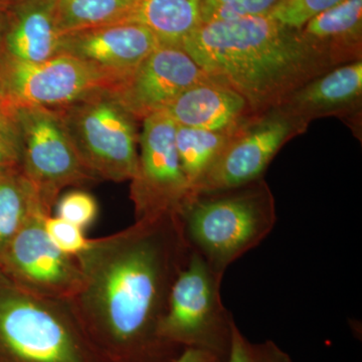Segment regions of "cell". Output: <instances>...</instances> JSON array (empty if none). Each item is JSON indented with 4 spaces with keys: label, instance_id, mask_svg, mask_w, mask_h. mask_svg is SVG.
Masks as SVG:
<instances>
[{
    "label": "cell",
    "instance_id": "cell-1",
    "mask_svg": "<svg viewBox=\"0 0 362 362\" xmlns=\"http://www.w3.org/2000/svg\"><path fill=\"white\" fill-rule=\"evenodd\" d=\"M190 250L177 214L90 240L77 259L82 285L70 304L111 362H173L182 350L161 339L169 294Z\"/></svg>",
    "mask_w": 362,
    "mask_h": 362
},
{
    "label": "cell",
    "instance_id": "cell-2",
    "mask_svg": "<svg viewBox=\"0 0 362 362\" xmlns=\"http://www.w3.org/2000/svg\"><path fill=\"white\" fill-rule=\"evenodd\" d=\"M181 49L211 80L239 93L251 108L282 103L332 64L300 30L267 13L202 23Z\"/></svg>",
    "mask_w": 362,
    "mask_h": 362
},
{
    "label": "cell",
    "instance_id": "cell-3",
    "mask_svg": "<svg viewBox=\"0 0 362 362\" xmlns=\"http://www.w3.org/2000/svg\"><path fill=\"white\" fill-rule=\"evenodd\" d=\"M0 362H111L70 302L37 296L0 271Z\"/></svg>",
    "mask_w": 362,
    "mask_h": 362
},
{
    "label": "cell",
    "instance_id": "cell-4",
    "mask_svg": "<svg viewBox=\"0 0 362 362\" xmlns=\"http://www.w3.org/2000/svg\"><path fill=\"white\" fill-rule=\"evenodd\" d=\"M177 214L190 250L223 275L258 247L277 221L270 190L259 180L233 189L192 195Z\"/></svg>",
    "mask_w": 362,
    "mask_h": 362
},
{
    "label": "cell",
    "instance_id": "cell-5",
    "mask_svg": "<svg viewBox=\"0 0 362 362\" xmlns=\"http://www.w3.org/2000/svg\"><path fill=\"white\" fill-rule=\"evenodd\" d=\"M223 278L197 252H190L171 288L159 325L163 341L180 350H204L226 362L237 323L221 299Z\"/></svg>",
    "mask_w": 362,
    "mask_h": 362
},
{
    "label": "cell",
    "instance_id": "cell-6",
    "mask_svg": "<svg viewBox=\"0 0 362 362\" xmlns=\"http://www.w3.org/2000/svg\"><path fill=\"white\" fill-rule=\"evenodd\" d=\"M57 110L78 156L98 180L121 182L134 177L139 156L135 118L113 93H97Z\"/></svg>",
    "mask_w": 362,
    "mask_h": 362
},
{
    "label": "cell",
    "instance_id": "cell-7",
    "mask_svg": "<svg viewBox=\"0 0 362 362\" xmlns=\"http://www.w3.org/2000/svg\"><path fill=\"white\" fill-rule=\"evenodd\" d=\"M21 141V173L52 214L59 194L69 187L99 181L85 165L57 109L16 107Z\"/></svg>",
    "mask_w": 362,
    "mask_h": 362
},
{
    "label": "cell",
    "instance_id": "cell-8",
    "mask_svg": "<svg viewBox=\"0 0 362 362\" xmlns=\"http://www.w3.org/2000/svg\"><path fill=\"white\" fill-rule=\"evenodd\" d=\"M123 82L117 74L68 54L40 63L0 54V90L14 108L64 109L97 93H114Z\"/></svg>",
    "mask_w": 362,
    "mask_h": 362
},
{
    "label": "cell",
    "instance_id": "cell-9",
    "mask_svg": "<svg viewBox=\"0 0 362 362\" xmlns=\"http://www.w3.org/2000/svg\"><path fill=\"white\" fill-rule=\"evenodd\" d=\"M175 133L176 123L165 111L143 119L137 171L130 187L135 221L177 214L189 197V185L176 149Z\"/></svg>",
    "mask_w": 362,
    "mask_h": 362
},
{
    "label": "cell",
    "instance_id": "cell-10",
    "mask_svg": "<svg viewBox=\"0 0 362 362\" xmlns=\"http://www.w3.org/2000/svg\"><path fill=\"white\" fill-rule=\"evenodd\" d=\"M49 214L33 213L0 257V271L14 284L37 296L71 301L82 285L76 257L59 251L45 232Z\"/></svg>",
    "mask_w": 362,
    "mask_h": 362
},
{
    "label": "cell",
    "instance_id": "cell-11",
    "mask_svg": "<svg viewBox=\"0 0 362 362\" xmlns=\"http://www.w3.org/2000/svg\"><path fill=\"white\" fill-rule=\"evenodd\" d=\"M297 120L301 119L288 112L274 114L244 133L233 135L190 197L233 189L258 181L281 147L300 128Z\"/></svg>",
    "mask_w": 362,
    "mask_h": 362
},
{
    "label": "cell",
    "instance_id": "cell-12",
    "mask_svg": "<svg viewBox=\"0 0 362 362\" xmlns=\"http://www.w3.org/2000/svg\"><path fill=\"white\" fill-rule=\"evenodd\" d=\"M211 80L181 47L159 45L113 93L135 119L165 110L192 86Z\"/></svg>",
    "mask_w": 362,
    "mask_h": 362
},
{
    "label": "cell",
    "instance_id": "cell-13",
    "mask_svg": "<svg viewBox=\"0 0 362 362\" xmlns=\"http://www.w3.org/2000/svg\"><path fill=\"white\" fill-rule=\"evenodd\" d=\"M160 45L148 28L126 23L62 35L59 54H68L126 80Z\"/></svg>",
    "mask_w": 362,
    "mask_h": 362
},
{
    "label": "cell",
    "instance_id": "cell-14",
    "mask_svg": "<svg viewBox=\"0 0 362 362\" xmlns=\"http://www.w3.org/2000/svg\"><path fill=\"white\" fill-rule=\"evenodd\" d=\"M54 4L56 0H18L1 9L0 54L25 63L59 56L62 35Z\"/></svg>",
    "mask_w": 362,
    "mask_h": 362
},
{
    "label": "cell",
    "instance_id": "cell-15",
    "mask_svg": "<svg viewBox=\"0 0 362 362\" xmlns=\"http://www.w3.org/2000/svg\"><path fill=\"white\" fill-rule=\"evenodd\" d=\"M249 107L239 93L207 80L185 90L164 111L177 125L226 131L238 128Z\"/></svg>",
    "mask_w": 362,
    "mask_h": 362
},
{
    "label": "cell",
    "instance_id": "cell-16",
    "mask_svg": "<svg viewBox=\"0 0 362 362\" xmlns=\"http://www.w3.org/2000/svg\"><path fill=\"white\" fill-rule=\"evenodd\" d=\"M362 63L351 62L322 74L298 88L287 101L288 113L297 117L342 110L361 97Z\"/></svg>",
    "mask_w": 362,
    "mask_h": 362
},
{
    "label": "cell",
    "instance_id": "cell-17",
    "mask_svg": "<svg viewBox=\"0 0 362 362\" xmlns=\"http://www.w3.org/2000/svg\"><path fill=\"white\" fill-rule=\"evenodd\" d=\"M302 37L331 63L361 49L362 0H344L314 16L299 30Z\"/></svg>",
    "mask_w": 362,
    "mask_h": 362
},
{
    "label": "cell",
    "instance_id": "cell-18",
    "mask_svg": "<svg viewBox=\"0 0 362 362\" xmlns=\"http://www.w3.org/2000/svg\"><path fill=\"white\" fill-rule=\"evenodd\" d=\"M202 1L137 0L126 21L148 28L160 45L181 47L182 42L204 23Z\"/></svg>",
    "mask_w": 362,
    "mask_h": 362
},
{
    "label": "cell",
    "instance_id": "cell-19",
    "mask_svg": "<svg viewBox=\"0 0 362 362\" xmlns=\"http://www.w3.org/2000/svg\"><path fill=\"white\" fill-rule=\"evenodd\" d=\"M39 209L49 214L20 165L0 173V257L26 221Z\"/></svg>",
    "mask_w": 362,
    "mask_h": 362
},
{
    "label": "cell",
    "instance_id": "cell-20",
    "mask_svg": "<svg viewBox=\"0 0 362 362\" xmlns=\"http://www.w3.org/2000/svg\"><path fill=\"white\" fill-rule=\"evenodd\" d=\"M235 129L209 131L176 124V149L189 185V197L230 143Z\"/></svg>",
    "mask_w": 362,
    "mask_h": 362
},
{
    "label": "cell",
    "instance_id": "cell-21",
    "mask_svg": "<svg viewBox=\"0 0 362 362\" xmlns=\"http://www.w3.org/2000/svg\"><path fill=\"white\" fill-rule=\"evenodd\" d=\"M137 0H56L54 16L62 35L125 23Z\"/></svg>",
    "mask_w": 362,
    "mask_h": 362
},
{
    "label": "cell",
    "instance_id": "cell-22",
    "mask_svg": "<svg viewBox=\"0 0 362 362\" xmlns=\"http://www.w3.org/2000/svg\"><path fill=\"white\" fill-rule=\"evenodd\" d=\"M344 0H278L267 13L274 21L292 30H301L314 16Z\"/></svg>",
    "mask_w": 362,
    "mask_h": 362
},
{
    "label": "cell",
    "instance_id": "cell-23",
    "mask_svg": "<svg viewBox=\"0 0 362 362\" xmlns=\"http://www.w3.org/2000/svg\"><path fill=\"white\" fill-rule=\"evenodd\" d=\"M226 362H293L291 357L272 340L252 342L237 324L233 326L232 342Z\"/></svg>",
    "mask_w": 362,
    "mask_h": 362
},
{
    "label": "cell",
    "instance_id": "cell-24",
    "mask_svg": "<svg viewBox=\"0 0 362 362\" xmlns=\"http://www.w3.org/2000/svg\"><path fill=\"white\" fill-rule=\"evenodd\" d=\"M278 0H204L202 21L237 20L265 14Z\"/></svg>",
    "mask_w": 362,
    "mask_h": 362
},
{
    "label": "cell",
    "instance_id": "cell-25",
    "mask_svg": "<svg viewBox=\"0 0 362 362\" xmlns=\"http://www.w3.org/2000/svg\"><path fill=\"white\" fill-rule=\"evenodd\" d=\"M56 209L57 216L83 230L94 223L99 211L96 199L84 190L66 192L57 202Z\"/></svg>",
    "mask_w": 362,
    "mask_h": 362
},
{
    "label": "cell",
    "instance_id": "cell-26",
    "mask_svg": "<svg viewBox=\"0 0 362 362\" xmlns=\"http://www.w3.org/2000/svg\"><path fill=\"white\" fill-rule=\"evenodd\" d=\"M45 228L52 244L69 256H78L89 245L90 240L85 237L83 228L59 216H47Z\"/></svg>",
    "mask_w": 362,
    "mask_h": 362
},
{
    "label": "cell",
    "instance_id": "cell-27",
    "mask_svg": "<svg viewBox=\"0 0 362 362\" xmlns=\"http://www.w3.org/2000/svg\"><path fill=\"white\" fill-rule=\"evenodd\" d=\"M0 146L21 161V141L16 122L0 115Z\"/></svg>",
    "mask_w": 362,
    "mask_h": 362
},
{
    "label": "cell",
    "instance_id": "cell-28",
    "mask_svg": "<svg viewBox=\"0 0 362 362\" xmlns=\"http://www.w3.org/2000/svg\"><path fill=\"white\" fill-rule=\"evenodd\" d=\"M173 362H223L218 356L197 349H185Z\"/></svg>",
    "mask_w": 362,
    "mask_h": 362
},
{
    "label": "cell",
    "instance_id": "cell-29",
    "mask_svg": "<svg viewBox=\"0 0 362 362\" xmlns=\"http://www.w3.org/2000/svg\"><path fill=\"white\" fill-rule=\"evenodd\" d=\"M20 165V161L0 146V173Z\"/></svg>",
    "mask_w": 362,
    "mask_h": 362
},
{
    "label": "cell",
    "instance_id": "cell-30",
    "mask_svg": "<svg viewBox=\"0 0 362 362\" xmlns=\"http://www.w3.org/2000/svg\"><path fill=\"white\" fill-rule=\"evenodd\" d=\"M0 115L6 117V118L11 119L14 121V117H16V108L8 99L4 96V93L0 90ZM16 122V121H14Z\"/></svg>",
    "mask_w": 362,
    "mask_h": 362
},
{
    "label": "cell",
    "instance_id": "cell-31",
    "mask_svg": "<svg viewBox=\"0 0 362 362\" xmlns=\"http://www.w3.org/2000/svg\"><path fill=\"white\" fill-rule=\"evenodd\" d=\"M18 1V0H0V11L6 8V7L11 6L13 2Z\"/></svg>",
    "mask_w": 362,
    "mask_h": 362
},
{
    "label": "cell",
    "instance_id": "cell-32",
    "mask_svg": "<svg viewBox=\"0 0 362 362\" xmlns=\"http://www.w3.org/2000/svg\"><path fill=\"white\" fill-rule=\"evenodd\" d=\"M0 21H1V11H0Z\"/></svg>",
    "mask_w": 362,
    "mask_h": 362
}]
</instances>
